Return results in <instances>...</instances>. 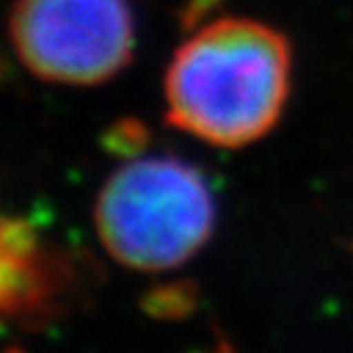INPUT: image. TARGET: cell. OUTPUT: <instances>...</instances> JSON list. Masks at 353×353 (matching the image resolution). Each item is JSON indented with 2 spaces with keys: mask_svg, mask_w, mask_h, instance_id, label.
<instances>
[{
  "mask_svg": "<svg viewBox=\"0 0 353 353\" xmlns=\"http://www.w3.org/2000/svg\"><path fill=\"white\" fill-rule=\"evenodd\" d=\"M290 47L250 20H219L176 50L165 79L167 123L219 148H243L277 123Z\"/></svg>",
  "mask_w": 353,
  "mask_h": 353,
  "instance_id": "6da1fadb",
  "label": "cell"
},
{
  "mask_svg": "<svg viewBox=\"0 0 353 353\" xmlns=\"http://www.w3.org/2000/svg\"><path fill=\"white\" fill-rule=\"evenodd\" d=\"M96 233L113 260L143 272L187 263L214 228V204L196 170L176 160H138L103 184Z\"/></svg>",
  "mask_w": 353,
  "mask_h": 353,
  "instance_id": "7a4b0ae2",
  "label": "cell"
},
{
  "mask_svg": "<svg viewBox=\"0 0 353 353\" xmlns=\"http://www.w3.org/2000/svg\"><path fill=\"white\" fill-rule=\"evenodd\" d=\"M10 39L34 77L91 86L130 59V10L125 0H17Z\"/></svg>",
  "mask_w": 353,
  "mask_h": 353,
  "instance_id": "3957f363",
  "label": "cell"
},
{
  "mask_svg": "<svg viewBox=\"0 0 353 353\" xmlns=\"http://www.w3.org/2000/svg\"><path fill=\"white\" fill-rule=\"evenodd\" d=\"M0 270H3V277H0L3 280V285H0L3 312L8 316L34 314V312L44 309L52 294V277L39 253L25 260L3 255Z\"/></svg>",
  "mask_w": 353,
  "mask_h": 353,
  "instance_id": "277c9868",
  "label": "cell"
},
{
  "mask_svg": "<svg viewBox=\"0 0 353 353\" xmlns=\"http://www.w3.org/2000/svg\"><path fill=\"white\" fill-rule=\"evenodd\" d=\"M194 304H196V290L182 282V285H165L150 290L140 307L145 314L154 316V319H182L192 312Z\"/></svg>",
  "mask_w": 353,
  "mask_h": 353,
  "instance_id": "5b68a950",
  "label": "cell"
},
{
  "mask_svg": "<svg viewBox=\"0 0 353 353\" xmlns=\"http://www.w3.org/2000/svg\"><path fill=\"white\" fill-rule=\"evenodd\" d=\"M103 148L118 157H135L148 145V130L138 121H118L103 132Z\"/></svg>",
  "mask_w": 353,
  "mask_h": 353,
  "instance_id": "8992f818",
  "label": "cell"
},
{
  "mask_svg": "<svg viewBox=\"0 0 353 353\" xmlns=\"http://www.w3.org/2000/svg\"><path fill=\"white\" fill-rule=\"evenodd\" d=\"M0 245H3V255L6 258H32L39 253L37 233L30 228V223L17 219L3 221V233H0Z\"/></svg>",
  "mask_w": 353,
  "mask_h": 353,
  "instance_id": "52a82bcc",
  "label": "cell"
},
{
  "mask_svg": "<svg viewBox=\"0 0 353 353\" xmlns=\"http://www.w3.org/2000/svg\"><path fill=\"white\" fill-rule=\"evenodd\" d=\"M214 6H219V0H189L187 12H184V25H192L199 17L204 15L206 10H211Z\"/></svg>",
  "mask_w": 353,
  "mask_h": 353,
  "instance_id": "ba28073f",
  "label": "cell"
}]
</instances>
